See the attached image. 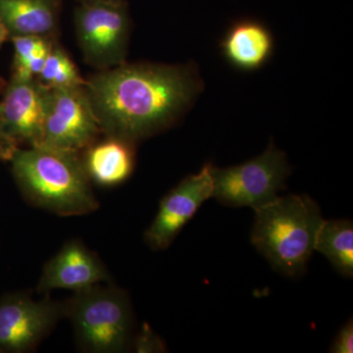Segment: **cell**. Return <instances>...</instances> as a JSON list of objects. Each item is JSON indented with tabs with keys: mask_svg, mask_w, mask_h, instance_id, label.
Segmentation results:
<instances>
[{
	"mask_svg": "<svg viewBox=\"0 0 353 353\" xmlns=\"http://www.w3.org/2000/svg\"><path fill=\"white\" fill-rule=\"evenodd\" d=\"M85 88L102 134L136 143L175 123L201 81L192 66L125 62L101 70Z\"/></svg>",
	"mask_w": 353,
	"mask_h": 353,
	"instance_id": "obj_1",
	"label": "cell"
},
{
	"mask_svg": "<svg viewBox=\"0 0 353 353\" xmlns=\"http://www.w3.org/2000/svg\"><path fill=\"white\" fill-rule=\"evenodd\" d=\"M10 162L21 194L34 208L62 217L99 209L80 153L31 146L19 148Z\"/></svg>",
	"mask_w": 353,
	"mask_h": 353,
	"instance_id": "obj_2",
	"label": "cell"
},
{
	"mask_svg": "<svg viewBox=\"0 0 353 353\" xmlns=\"http://www.w3.org/2000/svg\"><path fill=\"white\" fill-rule=\"evenodd\" d=\"M324 218L307 194H288L255 209L250 241L271 266L285 277L303 275Z\"/></svg>",
	"mask_w": 353,
	"mask_h": 353,
	"instance_id": "obj_3",
	"label": "cell"
},
{
	"mask_svg": "<svg viewBox=\"0 0 353 353\" xmlns=\"http://www.w3.org/2000/svg\"><path fill=\"white\" fill-rule=\"evenodd\" d=\"M74 292L64 301L65 318L71 320L80 350L90 353L127 352L132 343V315L126 292L101 284Z\"/></svg>",
	"mask_w": 353,
	"mask_h": 353,
	"instance_id": "obj_4",
	"label": "cell"
},
{
	"mask_svg": "<svg viewBox=\"0 0 353 353\" xmlns=\"http://www.w3.org/2000/svg\"><path fill=\"white\" fill-rule=\"evenodd\" d=\"M290 172L285 153L271 143L262 154L245 163L228 168L211 166L212 199L230 208L255 210L275 201L285 190Z\"/></svg>",
	"mask_w": 353,
	"mask_h": 353,
	"instance_id": "obj_5",
	"label": "cell"
},
{
	"mask_svg": "<svg viewBox=\"0 0 353 353\" xmlns=\"http://www.w3.org/2000/svg\"><path fill=\"white\" fill-rule=\"evenodd\" d=\"M75 27L87 63L101 71L126 62L131 28L126 1L81 3Z\"/></svg>",
	"mask_w": 353,
	"mask_h": 353,
	"instance_id": "obj_6",
	"label": "cell"
},
{
	"mask_svg": "<svg viewBox=\"0 0 353 353\" xmlns=\"http://www.w3.org/2000/svg\"><path fill=\"white\" fill-rule=\"evenodd\" d=\"M102 134L85 85L50 88L39 145L81 153Z\"/></svg>",
	"mask_w": 353,
	"mask_h": 353,
	"instance_id": "obj_7",
	"label": "cell"
},
{
	"mask_svg": "<svg viewBox=\"0 0 353 353\" xmlns=\"http://www.w3.org/2000/svg\"><path fill=\"white\" fill-rule=\"evenodd\" d=\"M65 318L64 303L25 294L0 299V353L32 352Z\"/></svg>",
	"mask_w": 353,
	"mask_h": 353,
	"instance_id": "obj_8",
	"label": "cell"
},
{
	"mask_svg": "<svg viewBox=\"0 0 353 353\" xmlns=\"http://www.w3.org/2000/svg\"><path fill=\"white\" fill-rule=\"evenodd\" d=\"M211 166L204 165L199 173L185 176L161 199L154 220L145 232V243L152 250H167L202 203L212 199Z\"/></svg>",
	"mask_w": 353,
	"mask_h": 353,
	"instance_id": "obj_9",
	"label": "cell"
},
{
	"mask_svg": "<svg viewBox=\"0 0 353 353\" xmlns=\"http://www.w3.org/2000/svg\"><path fill=\"white\" fill-rule=\"evenodd\" d=\"M48 88L37 79L13 78L0 101V127L18 145H41Z\"/></svg>",
	"mask_w": 353,
	"mask_h": 353,
	"instance_id": "obj_10",
	"label": "cell"
},
{
	"mask_svg": "<svg viewBox=\"0 0 353 353\" xmlns=\"http://www.w3.org/2000/svg\"><path fill=\"white\" fill-rule=\"evenodd\" d=\"M110 274L94 252L82 241H67L44 265L37 290L46 294L53 290L78 292L97 284L110 282Z\"/></svg>",
	"mask_w": 353,
	"mask_h": 353,
	"instance_id": "obj_11",
	"label": "cell"
},
{
	"mask_svg": "<svg viewBox=\"0 0 353 353\" xmlns=\"http://www.w3.org/2000/svg\"><path fill=\"white\" fill-rule=\"evenodd\" d=\"M62 0H0V20L13 37L54 39Z\"/></svg>",
	"mask_w": 353,
	"mask_h": 353,
	"instance_id": "obj_12",
	"label": "cell"
},
{
	"mask_svg": "<svg viewBox=\"0 0 353 353\" xmlns=\"http://www.w3.org/2000/svg\"><path fill=\"white\" fill-rule=\"evenodd\" d=\"M134 143L109 138L95 141L83 152V162L90 181L102 187L120 185L134 168Z\"/></svg>",
	"mask_w": 353,
	"mask_h": 353,
	"instance_id": "obj_13",
	"label": "cell"
},
{
	"mask_svg": "<svg viewBox=\"0 0 353 353\" xmlns=\"http://www.w3.org/2000/svg\"><path fill=\"white\" fill-rule=\"evenodd\" d=\"M274 41L265 26L241 21L228 31L222 50L228 61L243 70H255L266 63L273 52Z\"/></svg>",
	"mask_w": 353,
	"mask_h": 353,
	"instance_id": "obj_14",
	"label": "cell"
},
{
	"mask_svg": "<svg viewBox=\"0 0 353 353\" xmlns=\"http://www.w3.org/2000/svg\"><path fill=\"white\" fill-rule=\"evenodd\" d=\"M315 252L324 255L340 275L352 279V221L324 219L316 236Z\"/></svg>",
	"mask_w": 353,
	"mask_h": 353,
	"instance_id": "obj_15",
	"label": "cell"
},
{
	"mask_svg": "<svg viewBox=\"0 0 353 353\" xmlns=\"http://www.w3.org/2000/svg\"><path fill=\"white\" fill-rule=\"evenodd\" d=\"M13 78L37 79L54 39L41 37H13Z\"/></svg>",
	"mask_w": 353,
	"mask_h": 353,
	"instance_id": "obj_16",
	"label": "cell"
},
{
	"mask_svg": "<svg viewBox=\"0 0 353 353\" xmlns=\"http://www.w3.org/2000/svg\"><path fill=\"white\" fill-rule=\"evenodd\" d=\"M37 80L48 88L83 87L85 80L79 73L76 65L68 57L66 51L53 43L41 73Z\"/></svg>",
	"mask_w": 353,
	"mask_h": 353,
	"instance_id": "obj_17",
	"label": "cell"
},
{
	"mask_svg": "<svg viewBox=\"0 0 353 353\" xmlns=\"http://www.w3.org/2000/svg\"><path fill=\"white\" fill-rule=\"evenodd\" d=\"M132 343H134V350L139 353L166 352L164 341L146 323L143 325Z\"/></svg>",
	"mask_w": 353,
	"mask_h": 353,
	"instance_id": "obj_18",
	"label": "cell"
},
{
	"mask_svg": "<svg viewBox=\"0 0 353 353\" xmlns=\"http://www.w3.org/2000/svg\"><path fill=\"white\" fill-rule=\"evenodd\" d=\"M330 352L352 353L353 352V321L352 318L341 327L330 347Z\"/></svg>",
	"mask_w": 353,
	"mask_h": 353,
	"instance_id": "obj_19",
	"label": "cell"
},
{
	"mask_svg": "<svg viewBox=\"0 0 353 353\" xmlns=\"http://www.w3.org/2000/svg\"><path fill=\"white\" fill-rule=\"evenodd\" d=\"M19 148L20 146L12 139L9 138L0 127V160L11 161Z\"/></svg>",
	"mask_w": 353,
	"mask_h": 353,
	"instance_id": "obj_20",
	"label": "cell"
},
{
	"mask_svg": "<svg viewBox=\"0 0 353 353\" xmlns=\"http://www.w3.org/2000/svg\"><path fill=\"white\" fill-rule=\"evenodd\" d=\"M9 39V32L7 31L6 26L0 20V46Z\"/></svg>",
	"mask_w": 353,
	"mask_h": 353,
	"instance_id": "obj_21",
	"label": "cell"
},
{
	"mask_svg": "<svg viewBox=\"0 0 353 353\" xmlns=\"http://www.w3.org/2000/svg\"><path fill=\"white\" fill-rule=\"evenodd\" d=\"M81 3L90 4V3H101V2H122L126 0H79Z\"/></svg>",
	"mask_w": 353,
	"mask_h": 353,
	"instance_id": "obj_22",
	"label": "cell"
}]
</instances>
